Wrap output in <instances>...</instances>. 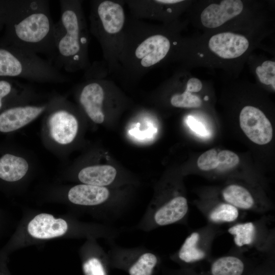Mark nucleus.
Instances as JSON below:
<instances>
[{"label":"nucleus","instance_id":"obj_29","mask_svg":"<svg viewBox=\"0 0 275 275\" xmlns=\"http://www.w3.org/2000/svg\"><path fill=\"white\" fill-rule=\"evenodd\" d=\"M84 275H106L104 265L96 257H91L82 264Z\"/></svg>","mask_w":275,"mask_h":275},{"label":"nucleus","instance_id":"obj_28","mask_svg":"<svg viewBox=\"0 0 275 275\" xmlns=\"http://www.w3.org/2000/svg\"><path fill=\"white\" fill-rule=\"evenodd\" d=\"M217 152L214 149H210L202 154L198 159L197 165L203 171L216 169L218 166Z\"/></svg>","mask_w":275,"mask_h":275},{"label":"nucleus","instance_id":"obj_5","mask_svg":"<svg viewBox=\"0 0 275 275\" xmlns=\"http://www.w3.org/2000/svg\"><path fill=\"white\" fill-rule=\"evenodd\" d=\"M0 77L41 83H63L68 78L37 54L11 45L0 46Z\"/></svg>","mask_w":275,"mask_h":275},{"label":"nucleus","instance_id":"obj_23","mask_svg":"<svg viewBox=\"0 0 275 275\" xmlns=\"http://www.w3.org/2000/svg\"><path fill=\"white\" fill-rule=\"evenodd\" d=\"M228 231L233 236L235 244L241 247L253 243L256 235V227L252 222L240 223L232 226Z\"/></svg>","mask_w":275,"mask_h":275},{"label":"nucleus","instance_id":"obj_20","mask_svg":"<svg viewBox=\"0 0 275 275\" xmlns=\"http://www.w3.org/2000/svg\"><path fill=\"white\" fill-rule=\"evenodd\" d=\"M222 197L226 202L237 209H253L255 200L250 192L244 187L237 184H230L222 190Z\"/></svg>","mask_w":275,"mask_h":275},{"label":"nucleus","instance_id":"obj_13","mask_svg":"<svg viewBox=\"0 0 275 275\" xmlns=\"http://www.w3.org/2000/svg\"><path fill=\"white\" fill-rule=\"evenodd\" d=\"M68 230L67 222L62 218H56L50 214L41 213L35 216L29 223L28 231L33 237L46 239L63 235Z\"/></svg>","mask_w":275,"mask_h":275},{"label":"nucleus","instance_id":"obj_27","mask_svg":"<svg viewBox=\"0 0 275 275\" xmlns=\"http://www.w3.org/2000/svg\"><path fill=\"white\" fill-rule=\"evenodd\" d=\"M218 166L216 169L221 171L228 170L235 167L239 162L238 156L230 150H222L217 155Z\"/></svg>","mask_w":275,"mask_h":275},{"label":"nucleus","instance_id":"obj_3","mask_svg":"<svg viewBox=\"0 0 275 275\" xmlns=\"http://www.w3.org/2000/svg\"><path fill=\"white\" fill-rule=\"evenodd\" d=\"M82 1H59L61 15L54 23L56 66L68 72L89 69L90 33L82 9Z\"/></svg>","mask_w":275,"mask_h":275},{"label":"nucleus","instance_id":"obj_24","mask_svg":"<svg viewBox=\"0 0 275 275\" xmlns=\"http://www.w3.org/2000/svg\"><path fill=\"white\" fill-rule=\"evenodd\" d=\"M238 216V209L227 203L217 205L208 214L209 219L214 223H231Z\"/></svg>","mask_w":275,"mask_h":275},{"label":"nucleus","instance_id":"obj_18","mask_svg":"<svg viewBox=\"0 0 275 275\" xmlns=\"http://www.w3.org/2000/svg\"><path fill=\"white\" fill-rule=\"evenodd\" d=\"M188 206L186 199L177 196L160 207L155 213L154 221L159 226L170 225L183 218L187 213Z\"/></svg>","mask_w":275,"mask_h":275},{"label":"nucleus","instance_id":"obj_21","mask_svg":"<svg viewBox=\"0 0 275 275\" xmlns=\"http://www.w3.org/2000/svg\"><path fill=\"white\" fill-rule=\"evenodd\" d=\"M200 239L201 235L198 232H194L187 236L179 250V259L188 263L204 259L206 253L200 246Z\"/></svg>","mask_w":275,"mask_h":275},{"label":"nucleus","instance_id":"obj_32","mask_svg":"<svg viewBox=\"0 0 275 275\" xmlns=\"http://www.w3.org/2000/svg\"><path fill=\"white\" fill-rule=\"evenodd\" d=\"M0 275H6V274L3 270H0Z\"/></svg>","mask_w":275,"mask_h":275},{"label":"nucleus","instance_id":"obj_15","mask_svg":"<svg viewBox=\"0 0 275 275\" xmlns=\"http://www.w3.org/2000/svg\"><path fill=\"white\" fill-rule=\"evenodd\" d=\"M109 192L104 186L87 184L75 185L68 193V198L72 203L84 206H94L104 202Z\"/></svg>","mask_w":275,"mask_h":275},{"label":"nucleus","instance_id":"obj_12","mask_svg":"<svg viewBox=\"0 0 275 275\" xmlns=\"http://www.w3.org/2000/svg\"><path fill=\"white\" fill-rule=\"evenodd\" d=\"M240 126L247 137L258 145H264L271 140L273 129L264 113L252 105L243 107L239 114Z\"/></svg>","mask_w":275,"mask_h":275},{"label":"nucleus","instance_id":"obj_30","mask_svg":"<svg viewBox=\"0 0 275 275\" xmlns=\"http://www.w3.org/2000/svg\"><path fill=\"white\" fill-rule=\"evenodd\" d=\"M187 123L191 129L197 134L202 136L207 135V132L204 126L193 117L189 116L188 117Z\"/></svg>","mask_w":275,"mask_h":275},{"label":"nucleus","instance_id":"obj_19","mask_svg":"<svg viewBox=\"0 0 275 275\" xmlns=\"http://www.w3.org/2000/svg\"><path fill=\"white\" fill-rule=\"evenodd\" d=\"M116 174V170L112 166H90L80 170L78 174V178L84 184L104 186L113 182Z\"/></svg>","mask_w":275,"mask_h":275},{"label":"nucleus","instance_id":"obj_7","mask_svg":"<svg viewBox=\"0 0 275 275\" xmlns=\"http://www.w3.org/2000/svg\"><path fill=\"white\" fill-rule=\"evenodd\" d=\"M252 44L248 35L236 31H219L205 39L202 51L220 63L232 62L244 57Z\"/></svg>","mask_w":275,"mask_h":275},{"label":"nucleus","instance_id":"obj_4","mask_svg":"<svg viewBox=\"0 0 275 275\" xmlns=\"http://www.w3.org/2000/svg\"><path fill=\"white\" fill-rule=\"evenodd\" d=\"M124 1L94 0L90 2L89 31L100 45L104 66L114 74L126 22Z\"/></svg>","mask_w":275,"mask_h":275},{"label":"nucleus","instance_id":"obj_10","mask_svg":"<svg viewBox=\"0 0 275 275\" xmlns=\"http://www.w3.org/2000/svg\"><path fill=\"white\" fill-rule=\"evenodd\" d=\"M57 96L46 102L19 104L6 108L0 113V132H11L21 129L45 113L53 104Z\"/></svg>","mask_w":275,"mask_h":275},{"label":"nucleus","instance_id":"obj_31","mask_svg":"<svg viewBox=\"0 0 275 275\" xmlns=\"http://www.w3.org/2000/svg\"><path fill=\"white\" fill-rule=\"evenodd\" d=\"M9 1H0V30L4 26L8 12Z\"/></svg>","mask_w":275,"mask_h":275},{"label":"nucleus","instance_id":"obj_25","mask_svg":"<svg viewBox=\"0 0 275 275\" xmlns=\"http://www.w3.org/2000/svg\"><path fill=\"white\" fill-rule=\"evenodd\" d=\"M254 73L257 79L262 85L269 86L275 91V62L266 59L255 66Z\"/></svg>","mask_w":275,"mask_h":275},{"label":"nucleus","instance_id":"obj_16","mask_svg":"<svg viewBox=\"0 0 275 275\" xmlns=\"http://www.w3.org/2000/svg\"><path fill=\"white\" fill-rule=\"evenodd\" d=\"M35 97V94L31 87L0 77V111L5 102L10 101L15 105L32 102Z\"/></svg>","mask_w":275,"mask_h":275},{"label":"nucleus","instance_id":"obj_11","mask_svg":"<svg viewBox=\"0 0 275 275\" xmlns=\"http://www.w3.org/2000/svg\"><path fill=\"white\" fill-rule=\"evenodd\" d=\"M245 3L240 0H223L212 3L201 11L199 20L202 26L214 30L239 18L246 11Z\"/></svg>","mask_w":275,"mask_h":275},{"label":"nucleus","instance_id":"obj_26","mask_svg":"<svg viewBox=\"0 0 275 275\" xmlns=\"http://www.w3.org/2000/svg\"><path fill=\"white\" fill-rule=\"evenodd\" d=\"M157 263L156 256L151 253H145L130 267L129 275H151Z\"/></svg>","mask_w":275,"mask_h":275},{"label":"nucleus","instance_id":"obj_2","mask_svg":"<svg viewBox=\"0 0 275 275\" xmlns=\"http://www.w3.org/2000/svg\"><path fill=\"white\" fill-rule=\"evenodd\" d=\"M4 26L5 43L3 45L54 58V23L50 13L49 1H9Z\"/></svg>","mask_w":275,"mask_h":275},{"label":"nucleus","instance_id":"obj_14","mask_svg":"<svg viewBox=\"0 0 275 275\" xmlns=\"http://www.w3.org/2000/svg\"><path fill=\"white\" fill-rule=\"evenodd\" d=\"M184 90L182 92H177L170 98L171 104L178 108H198L202 105L200 97L195 93L199 92L203 88V83L198 78L188 75L182 70Z\"/></svg>","mask_w":275,"mask_h":275},{"label":"nucleus","instance_id":"obj_9","mask_svg":"<svg viewBox=\"0 0 275 275\" xmlns=\"http://www.w3.org/2000/svg\"><path fill=\"white\" fill-rule=\"evenodd\" d=\"M109 80L104 76L87 77L77 88V100L80 108L97 124L104 121V109Z\"/></svg>","mask_w":275,"mask_h":275},{"label":"nucleus","instance_id":"obj_1","mask_svg":"<svg viewBox=\"0 0 275 275\" xmlns=\"http://www.w3.org/2000/svg\"><path fill=\"white\" fill-rule=\"evenodd\" d=\"M179 31L178 22L157 25L127 17L114 74L138 81L151 70L179 60L183 41Z\"/></svg>","mask_w":275,"mask_h":275},{"label":"nucleus","instance_id":"obj_17","mask_svg":"<svg viewBox=\"0 0 275 275\" xmlns=\"http://www.w3.org/2000/svg\"><path fill=\"white\" fill-rule=\"evenodd\" d=\"M30 167L23 156L6 154L0 158V178L8 182L18 181L26 175Z\"/></svg>","mask_w":275,"mask_h":275},{"label":"nucleus","instance_id":"obj_6","mask_svg":"<svg viewBox=\"0 0 275 275\" xmlns=\"http://www.w3.org/2000/svg\"><path fill=\"white\" fill-rule=\"evenodd\" d=\"M45 114L43 130L48 143L59 148L71 144L77 134L79 123L69 102L63 96H57Z\"/></svg>","mask_w":275,"mask_h":275},{"label":"nucleus","instance_id":"obj_22","mask_svg":"<svg viewBox=\"0 0 275 275\" xmlns=\"http://www.w3.org/2000/svg\"><path fill=\"white\" fill-rule=\"evenodd\" d=\"M244 269L243 261L238 257L227 256L220 257L211 265L212 275H242Z\"/></svg>","mask_w":275,"mask_h":275},{"label":"nucleus","instance_id":"obj_8","mask_svg":"<svg viewBox=\"0 0 275 275\" xmlns=\"http://www.w3.org/2000/svg\"><path fill=\"white\" fill-rule=\"evenodd\" d=\"M132 17L162 21L163 24L178 22L177 19L187 7L188 1L182 0L124 1Z\"/></svg>","mask_w":275,"mask_h":275}]
</instances>
